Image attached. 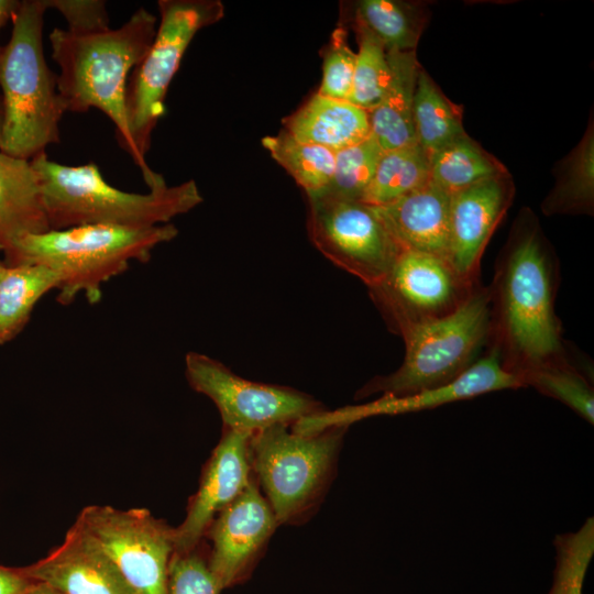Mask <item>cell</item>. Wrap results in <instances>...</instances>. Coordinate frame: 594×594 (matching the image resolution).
Wrapping results in <instances>:
<instances>
[{
    "mask_svg": "<svg viewBox=\"0 0 594 594\" xmlns=\"http://www.w3.org/2000/svg\"><path fill=\"white\" fill-rule=\"evenodd\" d=\"M283 123V130L294 139L333 152L354 145L371 134L366 110L317 92Z\"/></svg>",
    "mask_w": 594,
    "mask_h": 594,
    "instance_id": "cell-20",
    "label": "cell"
},
{
    "mask_svg": "<svg viewBox=\"0 0 594 594\" xmlns=\"http://www.w3.org/2000/svg\"><path fill=\"white\" fill-rule=\"evenodd\" d=\"M372 208L402 250L448 260L450 194L431 179L391 204Z\"/></svg>",
    "mask_w": 594,
    "mask_h": 594,
    "instance_id": "cell-18",
    "label": "cell"
},
{
    "mask_svg": "<svg viewBox=\"0 0 594 594\" xmlns=\"http://www.w3.org/2000/svg\"><path fill=\"white\" fill-rule=\"evenodd\" d=\"M264 148L294 180L306 196L323 191L334 169L336 152L326 147L300 142L284 130L277 135L262 139Z\"/></svg>",
    "mask_w": 594,
    "mask_h": 594,
    "instance_id": "cell-28",
    "label": "cell"
},
{
    "mask_svg": "<svg viewBox=\"0 0 594 594\" xmlns=\"http://www.w3.org/2000/svg\"><path fill=\"white\" fill-rule=\"evenodd\" d=\"M47 9H55L65 18L67 31L74 34L102 32L109 26L106 2L102 0H45Z\"/></svg>",
    "mask_w": 594,
    "mask_h": 594,
    "instance_id": "cell-35",
    "label": "cell"
},
{
    "mask_svg": "<svg viewBox=\"0 0 594 594\" xmlns=\"http://www.w3.org/2000/svg\"><path fill=\"white\" fill-rule=\"evenodd\" d=\"M491 294L480 285L453 314L405 330L402 365L385 376H376L356 394L363 398L406 396L443 386L476 362L480 349L488 342Z\"/></svg>",
    "mask_w": 594,
    "mask_h": 594,
    "instance_id": "cell-6",
    "label": "cell"
},
{
    "mask_svg": "<svg viewBox=\"0 0 594 594\" xmlns=\"http://www.w3.org/2000/svg\"><path fill=\"white\" fill-rule=\"evenodd\" d=\"M382 153L372 133L363 141L336 152L332 177L327 188L319 194L361 201Z\"/></svg>",
    "mask_w": 594,
    "mask_h": 594,
    "instance_id": "cell-32",
    "label": "cell"
},
{
    "mask_svg": "<svg viewBox=\"0 0 594 594\" xmlns=\"http://www.w3.org/2000/svg\"><path fill=\"white\" fill-rule=\"evenodd\" d=\"M520 387L517 377L503 366L498 352L491 348L463 374L443 386L399 397L381 396L372 403L345 407L334 413L322 411L314 417L312 424L319 430L334 426L348 427L353 421L371 416L432 409L486 393Z\"/></svg>",
    "mask_w": 594,
    "mask_h": 594,
    "instance_id": "cell-16",
    "label": "cell"
},
{
    "mask_svg": "<svg viewBox=\"0 0 594 594\" xmlns=\"http://www.w3.org/2000/svg\"><path fill=\"white\" fill-rule=\"evenodd\" d=\"M339 24L348 30L362 26L375 35L386 52L416 51L429 20L424 2L358 0L342 2Z\"/></svg>",
    "mask_w": 594,
    "mask_h": 594,
    "instance_id": "cell-22",
    "label": "cell"
},
{
    "mask_svg": "<svg viewBox=\"0 0 594 594\" xmlns=\"http://www.w3.org/2000/svg\"><path fill=\"white\" fill-rule=\"evenodd\" d=\"M20 3L21 1L19 0H0V30L12 19V15L20 7ZM1 50L2 46H0V53Z\"/></svg>",
    "mask_w": 594,
    "mask_h": 594,
    "instance_id": "cell-37",
    "label": "cell"
},
{
    "mask_svg": "<svg viewBox=\"0 0 594 594\" xmlns=\"http://www.w3.org/2000/svg\"><path fill=\"white\" fill-rule=\"evenodd\" d=\"M594 207V129L593 120L575 148L557 170V182L544 198V215H592Z\"/></svg>",
    "mask_w": 594,
    "mask_h": 594,
    "instance_id": "cell-24",
    "label": "cell"
},
{
    "mask_svg": "<svg viewBox=\"0 0 594 594\" xmlns=\"http://www.w3.org/2000/svg\"><path fill=\"white\" fill-rule=\"evenodd\" d=\"M185 365L190 386L216 404L224 428L254 433L322 411L320 404L306 394L245 380L205 354L189 352Z\"/></svg>",
    "mask_w": 594,
    "mask_h": 594,
    "instance_id": "cell-12",
    "label": "cell"
},
{
    "mask_svg": "<svg viewBox=\"0 0 594 594\" xmlns=\"http://www.w3.org/2000/svg\"><path fill=\"white\" fill-rule=\"evenodd\" d=\"M391 78L381 101L369 112L371 133L384 151L417 143L414 99L419 72L416 51L387 52Z\"/></svg>",
    "mask_w": 594,
    "mask_h": 594,
    "instance_id": "cell-21",
    "label": "cell"
},
{
    "mask_svg": "<svg viewBox=\"0 0 594 594\" xmlns=\"http://www.w3.org/2000/svg\"><path fill=\"white\" fill-rule=\"evenodd\" d=\"M178 233L172 223L151 228L80 226L50 230L16 240L4 253L7 266L40 264L59 275L57 300L68 305L79 294L90 304L101 286L121 274L130 262H146L158 244Z\"/></svg>",
    "mask_w": 594,
    "mask_h": 594,
    "instance_id": "cell-5",
    "label": "cell"
},
{
    "mask_svg": "<svg viewBox=\"0 0 594 594\" xmlns=\"http://www.w3.org/2000/svg\"><path fill=\"white\" fill-rule=\"evenodd\" d=\"M41 184L31 161L0 151V251L50 231Z\"/></svg>",
    "mask_w": 594,
    "mask_h": 594,
    "instance_id": "cell-19",
    "label": "cell"
},
{
    "mask_svg": "<svg viewBox=\"0 0 594 594\" xmlns=\"http://www.w3.org/2000/svg\"><path fill=\"white\" fill-rule=\"evenodd\" d=\"M414 125L417 143L429 158L466 133L462 107L453 103L422 67L415 91Z\"/></svg>",
    "mask_w": 594,
    "mask_h": 594,
    "instance_id": "cell-25",
    "label": "cell"
},
{
    "mask_svg": "<svg viewBox=\"0 0 594 594\" xmlns=\"http://www.w3.org/2000/svg\"><path fill=\"white\" fill-rule=\"evenodd\" d=\"M355 61L356 53L348 44V29L338 24L322 50V78L317 94L348 101Z\"/></svg>",
    "mask_w": 594,
    "mask_h": 594,
    "instance_id": "cell-33",
    "label": "cell"
},
{
    "mask_svg": "<svg viewBox=\"0 0 594 594\" xmlns=\"http://www.w3.org/2000/svg\"><path fill=\"white\" fill-rule=\"evenodd\" d=\"M21 570L63 594H138L77 519L58 547Z\"/></svg>",
    "mask_w": 594,
    "mask_h": 594,
    "instance_id": "cell-17",
    "label": "cell"
},
{
    "mask_svg": "<svg viewBox=\"0 0 594 594\" xmlns=\"http://www.w3.org/2000/svg\"><path fill=\"white\" fill-rule=\"evenodd\" d=\"M2 121H3V108H2V98L0 96V141H1Z\"/></svg>",
    "mask_w": 594,
    "mask_h": 594,
    "instance_id": "cell-39",
    "label": "cell"
},
{
    "mask_svg": "<svg viewBox=\"0 0 594 594\" xmlns=\"http://www.w3.org/2000/svg\"><path fill=\"white\" fill-rule=\"evenodd\" d=\"M552 583L546 594H583L594 556V519L588 517L574 532L557 535Z\"/></svg>",
    "mask_w": 594,
    "mask_h": 594,
    "instance_id": "cell-30",
    "label": "cell"
},
{
    "mask_svg": "<svg viewBox=\"0 0 594 594\" xmlns=\"http://www.w3.org/2000/svg\"><path fill=\"white\" fill-rule=\"evenodd\" d=\"M307 230L312 244L367 288L389 271L402 251L373 208L329 195L307 196Z\"/></svg>",
    "mask_w": 594,
    "mask_h": 594,
    "instance_id": "cell-10",
    "label": "cell"
},
{
    "mask_svg": "<svg viewBox=\"0 0 594 594\" xmlns=\"http://www.w3.org/2000/svg\"><path fill=\"white\" fill-rule=\"evenodd\" d=\"M160 21L155 37L131 72L125 90L128 128L134 163L147 186L160 178L146 164L152 132L165 114V97L183 56L204 28L224 15L220 0H160Z\"/></svg>",
    "mask_w": 594,
    "mask_h": 594,
    "instance_id": "cell-7",
    "label": "cell"
},
{
    "mask_svg": "<svg viewBox=\"0 0 594 594\" xmlns=\"http://www.w3.org/2000/svg\"><path fill=\"white\" fill-rule=\"evenodd\" d=\"M45 0H22L12 15V32L0 53L3 121L0 151L31 161L59 142L65 113L57 75L43 50Z\"/></svg>",
    "mask_w": 594,
    "mask_h": 594,
    "instance_id": "cell-4",
    "label": "cell"
},
{
    "mask_svg": "<svg viewBox=\"0 0 594 594\" xmlns=\"http://www.w3.org/2000/svg\"><path fill=\"white\" fill-rule=\"evenodd\" d=\"M514 195L509 173L450 195L448 261L463 277L477 282L483 252Z\"/></svg>",
    "mask_w": 594,
    "mask_h": 594,
    "instance_id": "cell-15",
    "label": "cell"
},
{
    "mask_svg": "<svg viewBox=\"0 0 594 594\" xmlns=\"http://www.w3.org/2000/svg\"><path fill=\"white\" fill-rule=\"evenodd\" d=\"M195 550L174 551L168 566L167 594H219L208 563Z\"/></svg>",
    "mask_w": 594,
    "mask_h": 594,
    "instance_id": "cell-34",
    "label": "cell"
},
{
    "mask_svg": "<svg viewBox=\"0 0 594 594\" xmlns=\"http://www.w3.org/2000/svg\"><path fill=\"white\" fill-rule=\"evenodd\" d=\"M508 173L468 133L430 156V179L448 194Z\"/></svg>",
    "mask_w": 594,
    "mask_h": 594,
    "instance_id": "cell-27",
    "label": "cell"
},
{
    "mask_svg": "<svg viewBox=\"0 0 594 594\" xmlns=\"http://www.w3.org/2000/svg\"><path fill=\"white\" fill-rule=\"evenodd\" d=\"M157 18L139 8L123 25L90 34L55 28L52 58L59 66L57 91L65 112L102 111L114 124L119 145L132 155L125 90L134 67L148 51Z\"/></svg>",
    "mask_w": 594,
    "mask_h": 594,
    "instance_id": "cell-2",
    "label": "cell"
},
{
    "mask_svg": "<svg viewBox=\"0 0 594 594\" xmlns=\"http://www.w3.org/2000/svg\"><path fill=\"white\" fill-rule=\"evenodd\" d=\"M430 180V158L416 143L384 151L361 202L378 207L391 204Z\"/></svg>",
    "mask_w": 594,
    "mask_h": 594,
    "instance_id": "cell-26",
    "label": "cell"
},
{
    "mask_svg": "<svg viewBox=\"0 0 594 594\" xmlns=\"http://www.w3.org/2000/svg\"><path fill=\"white\" fill-rule=\"evenodd\" d=\"M351 29L356 34L359 51L348 101L370 111L381 101L391 78L387 52L382 42L366 29Z\"/></svg>",
    "mask_w": 594,
    "mask_h": 594,
    "instance_id": "cell-31",
    "label": "cell"
},
{
    "mask_svg": "<svg viewBox=\"0 0 594 594\" xmlns=\"http://www.w3.org/2000/svg\"><path fill=\"white\" fill-rule=\"evenodd\" d=\"M346 426L299 433L278 424L252 435L250 458L277 524L288 522L318 498L332 474Z\"/></svg>",
    "mask_w": 594,
    "mask_h": 594,
    "instance_id": "cell-8",
    "label": "cell"
},
{
    "mask_svg": "<svg viewBox=\"0 0 594 594\" xmlns=\"http://www.w3.org/2000/svg\"><path fill=\"white\" fill-rule=\"evenodd\" d=\"M58 285L59 275L47 266L18 264L6 267L0 280V345L20 333L36 302Z\"/></svg>",
    "mask_w": 594,
    "mask_h": 594,
    "instance_id": "cell-23",
    "label": "cell"
},
{
    "mask_svg": "<svg viewBox=\"0 0 594 594\" xmlns=\"http://www.w3.org/2000/svg\"><path fill=\"white\" fill-rule=\"evenodd\" d=\"M477 286L443 256L402 250L387 274L369 290L389 329L400 336L453 314Z\"/></svg>",
    "mask_w": 594,
    "mask_h": 594,
    "instance_id": "cell-9",
    "label": "cell"
},
{
    "mask_svg": "<svg viewBox=\"0 0 594 594\" xmlns=\"http://www.w3.org/2000/svg\"><path fill=\"white\" fill-rule=\"evenodd\" d=\"M43 195L51 230L80 226L151 228L170 223L202 201L194 180L168 186L162 177L148 193L135 194L107 183L90 162L63 165L41 153L31 160Z\"/></svg>",
    "mask_w": 594,
    "mask_h": 594,
    "instance_id": "cell-3",
    "label": "cell"
},
{
    "mask_svg": "<svg viewBox=\"0 0 594 594\" xmlns=\"http://www.w3.org/2000/svg\"><path fill=\"white\" fill-rule=\"evenodd\" d=\"M252 432L224 428L206 463L184 521L173 528L176 552L197 548L216 516L231 504L252 480L250 441Z\"/></svg>",
    "mask_w": 594,
    "mask_h": 594,
    "instance_id": "cell-13",
    "label": "cell"
},
{
    "mask_svg": "<svg viewBox=\"0 0 594 594\" xmlns=\"http://www.w3.org/2000/svg\"><path fill=\"white\" fill-rule=\"evenodd\" d=\"M519 381L522 387L531 386L539 393L563 403L593 425V386L588 378L568 359L528 371Z\"/></svg>",
    "mask_w": 594,
    "mask_h": 594,
    "instance_id": "cell-29",
    "label": "cell"
},
{
    "mask_svg": "<svg viewBox=\"0 0 594 594\" xmlns=\"http://www.w3.org/2000/svg\"><path fill=\"white\" fill-rule=\"evenodd\" d=\"M22 594H63V593L47 583L35 581Z\"/></svg>",
    "mask_w": 594,
    "mask_h": 594,
    "instance_id": "cell-38",
    "label": "cell"
},
{
    "mask_svg": "<svg viewBox=\"0 0 594 594\" xmlns=\"http://www.w3.org/2000/svg\"><path fill=\"white\" fill-rule=\"evenodd\" d=\"M77 520L138 594H167L173 528L144 508L90 505Z\"/></svg>",
    "mask_w": 594,
    "mask_h": 594,
    "instance_id": "cell-11",
    "label": "cell"
},
{
    "mask_svg": "<svg viewBox=\"0 0 594 594\" xmlns=\"http://www.w3.org/2000/svg\"><path fill=\"white\" fill-rule=\"evenodd\" d=\"M557 280L554 254L527 211L517 218L488 287V342L518 381L528 371L566 359L554 309Z\"/></svg>",
    "mask_w": 594,
    "mask_h": 594,
    "instance_id": "cell-1",
    "label": "cell"
},
{
    "mask_svg": "<svg viewBox=\"0 0 594 594\" xmlns=\"http://www.w3.org/2000/svg\"><path fill=\"white\" fill-rule=\"evenodd\" d=\"M277 525L267 499L252 477L207 530L212 541L208 566L220 591L243 574Z\"/></svg>",
    "mask_w": 594,
    "mask_h": 594,
    "instance_id": "cell-14",
    "label": "cell"
},
{
    "mask_svg": "<svg viewBox=\"0 0 594 594\" xmlns=\"http://www.w3.org/2000/svg\"><path fill=\"white\" fill-rule=\"evenodd\" d=\"M6 267H7L6 264L0 262V280H1L2 276H3Z\"/></svg>",
    "mask_w": 594,
    "mask_h": 594,
    "instance_id": "cell-40",
    "label": "cell"
},
{
    "mask_svg": "<svg viewBox=\"0 0 594 594\" xmlns=\"http://www.w3.org/2000/svg\"><path fill=\"white\" fill-rule=\"evenodd\" d=\"M34 582L21 568L0 565V594H22Z\"/></svg>",
    "mask_w": 594,
    "mask_h": 594,
    "instance_id": "cell-36",
    "label": "cell"
}]
</instances>
